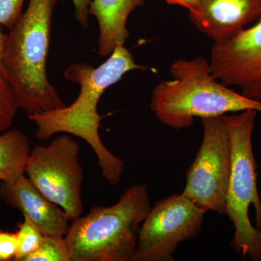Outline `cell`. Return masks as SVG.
Listing matches in <instances>:
<instances>
[{
	"label": "cell",
	"mask_w": 261,
	"mask_h": 261,
	"mask_svg": "<svg viewBox=\"0 0 261 261\" xmlns=\"http://www.w3.org/2000/svg\"><path fill=\"white\" fill-rule=\"evenodd\" d=\"M147 69L136 63L124 45L117 47L97 68L86 63L70 64L65 70V78L80 85V94L69 106L29 116L37 127L36 137L39 140L47 141L54 135L66 133L82 139L93 149L103 177L110 185H116L121 181L124 163L110 152L101 140L99 128L105 116L98 113V103L106 89L119 82L126 73Z\"/></svg>",
	"instance_id": "1"
},
{
	"label": "cell",
	"mask_w": 261,
	"mask_h": 261,
	"mask_svg": "<svg viewBox=\"0 0 261 261\" xmlns=\"http://www.w3.org/2000/svg\"><path fill=\"white\" fill-rule=\"evenodd\" d=\"M58 0H29L10 28L1 72L14 92L19 108L29 116L65 107L48 80L47 61L53 13Z\"/></svg>",
	"instance_id": "2"
},
{
	"label": "cell",
	"mask_w": 261,
	"mask_h": 261,
	"mask_svg": "<svg viewBox=\"0 0 261 261\" xmlns=\"http://www.w3.org/2000/svg\"><path fill=\"white\" fill-rule=\"evenodd\" d=\"M170 71L173 80L156 85L150 108L161 123L173 129L190 128L195 118L223 116L247 110L261 113L260 101L218 82L210 61L204 57L177 60Z\"/></svg>",
	"instance_id": "3"
},
{
	"label": "cell",
	"mask_w": 261,
	"mask_h": 261,
	"mask_svg": "<svg viewBox=\"0 0 261 261\" xmlns=\"http://www.w3.org/2000/svg\"><path fill=\"white\" fill-rule=\"evenodd\" d=\"M148 187L127 189L115 205L92 207L72 220L64 237L71 261H132L150 210Z\"/></svg>",
	"instance_id": "4"
},
{
	"label": "cell",
	"mask_w": 261,
	"mask_h": 261,
	"mask_svg": "<svg viewBox=\"0 0 261 261\" xmlns=\"http://www.w3.org/2000/svg\"><path fill=\"white\" fill-rule=\"evenodd\" d=\"M257 113L247 110L224 116L232 152L226 200V216L234 228L231 246L252 261H261V200L252 141Z\"/></svg>",
	"instance_id": "5"
},
{
	"label": "cell",
	"mask_w": 261,
	"mask_h": 261,
	"mask_svg": "<svg viewBox=\"0 0 261 261\" xmlns=\"http://www.w3.org/2000/svg\"><path fill=\"white\" fill-rule=\"evenodd\" d=\"M80 145L69 134L55 137L48 145L31 149L25 174L48 200L59 206L70 221L82 216L84 173Z\"/></svg>",
	"instance_id": "6"
},
{
	"label": "cell",
	"mask_w": 261,
	"mask_h": 261,
	"mask_svg": "<svg viewBox=\"0 0 261 261\" xmlns=\"http://www.w3.org/2000/svg\"><path fill=\"white\" fill-rule=\"evenodd\" d=\"M203 139L186 174L182 195L207 213L226 216L231 168V142L224 116L202 118Z\"/></svg>",
	"instance_id": "7"
},
{
	"label": "cell",
	"mask_w": 261,
	"mask_h": 261,
	"mask_svg": "<svg viewBox=\"0 0 261 261\" xmlns=\"http://www.w3.org/2000/svg\"><path fill=\"white\" fill-rule=\"evenodd\" d=\"M205 212L182 194L151 207L141 226L132 261H173L180 243L197 237Z\"/></svg>",
	"instance_id": "8"
},
{
	"label": "cell",
	"mask_w": 261,
	"mask_h": 261,
	"mask_svg": "<svg viewBox=\"0 0 261 261\" xmlns=\"http://www.w3.org/2000/svg\"><path fill=\"white\" fill-rule=\"evenodd\" d=\"M215 78L236 86L245 97L261 102V18L250 28L211 48Z\"/></svg>",
	"instance_id": "9"
},
{
	"label": "cell",
	"mask_w": 261,
	"mask_h": 261,
	"mask_svg": "<svg viewBox=\"0 0 261 261\" xmlns=\"http://www.w3.org/2000/svg\"><path fill=\"white\" fill-rule=\"evenodd\" d=\"M261 18V0H202L190 13L192 23L215 43L234 37Z\"/></svg>",
	"instance_id": "10"
},
{
	"label": "cell",
	"mask_w": 261,
	"mask_h": 261,
	"mask_svg": "<svg viewBox=\"0 0 261 261\" xmlns=\"http://www.w3.org/2000/svg\"><path fill=\"white\" fill-rule=\"evenodd\" d=\"M0 198L18 209L44 235L65 237L70 221L59 206L48 200L25 173L13 181L0 182Z\"/></svg>",
	"instance_id": "11"
},
{
	"label": "cell",
	"mask_w": 261,
	"mask_h": 261,
	"mask_svg": "<svg viewBox=\"0 0 261 261\" xmlns=\"http://www.w3.org/2000/svg\"><path fill=\"white\" fill-rule=\"evenodd\" d=\"M145 0H92L89 15L97 19L99 25L98 54L111 56L129 37L126 27L130 13L145 4Z\"/></svg>",
	"instance_id": "12"
},
{
	"label": "cell",
	"mask_w": 261,
	"mask_h": 261,
	"mask_svg": "<svg viewBox=\"0 0 261 261\" xmlns=\"http://www.w3.org/2000/svg\"><path fill=\"white\" fill-rule=\"evenodd\" d=\"M30 151L28 137L21 130L0 135V181H13L25 173Z\"/></svg>",
	"instance_id": "13"
},
{
	"label": "cell",
	"mask_w": 261,
	"mask_h": 261,
	"mask_svg": "<svg viewBox=\"0 0 261 261\" xmlns=\"http://www.w3.org/2000/svg\"><path fill=\"white\" fill-rule=\"evenodd\" d=\"M23 261H71L64 237L44 235L42 243Z\"/></svg>",
	"instance_id": "14"
},
{
	"label": "cell",
	"mask_w": 261,
	"mask_h": 261,
	"mask_svg": "<svg viewBox=\"0 0 261 261\" xmlns=\"http://www.w3.org/2000/svg\"><path fill=\"white\" fill-rule=\"evenodd\" d=\"M18 252L15 261H23L28 255L35 251L42 243L44 234L35 224L27 218L17 225Z\"/></svg>",
	"instance_id": "15"
},
{
	"label": "cell",
	"mask_w": 261,
	"mask_h": 261,
	"mask_svg": "<svg viewBox=\"0 0 261 261\" xmlns=\"http://www.w3.org/2000/svg\"><path fill=\"white\" fill-rule=\"evenodd\" d=\"M18 108L14 92L0 71V135L10 130Z\"/></svg>",
	"instance_id": "16"
},
{
	"label": "cell",
	"mask_w": 261,
	"mask_h": 261,
	"mask_svg": "<svg viewBox=\"0 0 261 261\" xmlns=\"http://www.w3.org/2000/svg\"><path fill=\"white\" fill-rule=\"evenodd\" d=\"M25 0H0V24L11 28L21 15Z\"/></svg>",
	"instance_id": "17"
},
{
	"label": "cell",
	"mask_w": 261,
	"mask_h": 261,
	"mask_svg": "<svg viewBox=\"0 0 261 261\" xmlns=\"http://www.w3.org/2000/svg\"><path fill=\"white\" fill-rule=\"evenodd\" d=\"M18 252L16 231L0 228V261H15Z\"/></svg>",
	"instance_id": "18"
},
{
	"label": "cell",
	"mask_w": 261,
	"mask_h": 261,
	"mask_svg": "<svg viewBox=\"0 0 261 261\" xmlns=\"http://www.w3.org/2000/svg\"><path fill=\"white\" fill-rule=\"evenodd\" d=\"M74 6L75 18L84 28H88L89 6L92 0H72Z\"/></svg>",
	"instance_id": "19"
},
{
	"label": "cell",
	"mask_w": 261,
	"mask_h": 261,
	"mask_svg": "<svg viewBox=\"0 0 261 261\" xmlns=\"http://www.w3.org/2000/svg\"><path fill=\"white\" fill-rule=\"evenodd\" d=\"M168 4L179 5L187 8L190 13L195 11L202 0H164Z\"/></svg>",
	"instance_id": "20"
},
{
	"label": "cell",
	"mask_w": 261,
	"mask_h": 261,
	"mask_svg": "<svg viewBox=\"0 0 261 261\" xmlns=\"http://www.w3.org/2000/svg\"><path fill=\"white\" fill-rule=\"evenodd\" d=\"M7 38H8V35L2 32L1 24H0V71H1L2 61H3Z\"/></svg>",
	"instance_id": "21"
}]
</instances>
